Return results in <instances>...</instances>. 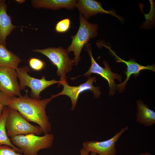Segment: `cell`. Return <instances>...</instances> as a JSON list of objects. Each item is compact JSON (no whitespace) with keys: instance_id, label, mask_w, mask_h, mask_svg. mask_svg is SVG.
Masks as SVG:
<instances>
[{"instance_id":"10","label":"cell","mask_w":155,"mask_h":155,"mask_svg":"<svg viewBox=\"0 0 155 155\" xmlns=\"http://www.w3.org/2000/svg\"><path fill=\"white\" fill-rule=\"evenodd\" d=\"M17 78L15 69L9 67H0V90L4 94L11 96H22Z\"/></svg>"},{"instance_id":"21","label":"cell","mask_w":155,"mask_h":155,"mask_svg":"<svg viewBox=\"0 0 155 155\" xmlns=\"http://www.w3.org/2000/svg\"><path fill=\"white\" fill-rule=\"evenodd\" d=\"M13 97L4 94L0 90V102L4 106H8Z\"/></svg>"},{"instance_id":"19","label":"cell","mask_w":155,"mask_h":155,"mask_svg":"<svg viewBox=\"0 0 155 155\" xmlns=\"http://www.w3.org/2000/svg\"><path fill=\"white\" fill-rule=\"evenodd\" d=\"M29 64L32 69L36 71L42 70L44 66V63L42 61L35 58H32L29 59Z\"/></svg>"},{"instance_id":"26","label":"cell","mask_w":155,"mask_h":155,"mask_svg":"<svg viewBox=\"0 0 155 155\" xmlns=\"http://www.w3.org/2000/svg\"><path fill=\"white\" fill-rule=\"evenodd\" d=\"M90 155H99L97 153L95 152H91Z\"/></svg>"},{"instance_id":"3","label":"cell","mask_w":155,"mask_h":155,"mask_svg":"<svg viewBox=\"0 0 155 155\" xmlns=\"http://www.w3.org/2000/svg\"><path fill=\"white\" fill-rule=\"evenodd\" d=\"M79 18L80 24L78 31L76 34L71 36V43L66 49L68 54L71 51L73 52V61L76 66L80 60V54L82 48L91 38L97 36L98 27L97 24L89 23L80 13Z\"/></svg>"},{"instance_id":"7","label":"cell","mask_w":155,"mask_h":155,"mask_svg":"<svg viewBox=\"0 0 155 155\" xmlns=\"http://www.w3.org/2000/svg\"><path fill=\"white\" fill-rule=\"evenodd\" d=\"M90 46L89 43L86 44V50L88 53L90 58L91 66L87 72L78 77L84 75L89 78L92 73L99 75L107 81L110 88L109 95H113L117 89L116 84L115 83L114 80L117 79L121 83L122 77L121 75L113 72L108 62L105 61H103V64L104 67L103 68L100 66L94 59Z\"/></svg>"},{"instance_id":"5","label":"cell","mask_w":155,"mask_h":155,"mask_svg":"<svg viewBox=\"0 0 155 155\" xmlns=\"http://www.w3.org/2000/svg\"><path fill=\"white\" fill-rule=\"evenodd\" d=\"M5 127L10 138L30 133L40 135L42 133L38 125L31 124L17 110L10 108L6 121Z\"/></svg>"},{"instance_id":"9","label":"cell","mask_w":155,"mask_h":155,"mask_svg":"<svg viewBox=\"0 0 155 155\" xmlns=\"http://www.w3.org/2000/svg\"><path fill=\"white\" fill-rule=\"evenodd\" d=\"M127 126L121 128L120 131L109 139L102 141H86L82 145L83 148L89 152H95L99 155H116L115 144L122 134L128 129Z\"/></svg>"},{"instance_id":"20","label":"cell","mask_w":155,"mask_h":155,"mask_svg":"<svg viewBox=\"0 0 155 155\" xmlns=\"http://www.w3.org/2000/svg\"><path fill=\"white\" fill-rule=\"evenodd\" d=\"M9 146L0 145V155H24L19 153Z\"/></svg>"},{"instance_id":"11","label":"cell","mask_w":155,"mask_h":155,"mask_svg":"<svg viewBox=\"0 0 155 155\" xmlns=\"http://www.w3.org/2000/svg\"><path fill=\"white\" fill-rule=\"evenodd\" d=\"M101 45L106 47L109 49L112 54L115 56L117 62H123L127 66L126 71H125V73L127 76L126 79L123 82L116 85L117 89L120 91H122L125 89L127 83L131 75H133L136 77L139 75L140 71L144 69H148L155 71V66L154 64L147 66H142L137 63L135 60L133 59H130L128 61H125L118 56L114 51L111 50L110 47L102 43Z\"/></svg>"},{"instance_id":"2","label":"cell","mask_w":155,"mask_h":155,"mask_svg":"<svg viewBox=\"0 0 155 155\" xmlns=\"http://www.w3.org/2000/svg\"><path fill=\"white\" fill-rule=\"evenodd\" d=\"M10 139L13 145L20 150L23 155H38L40 150L51 147L54 136L49 133L43 136L30 133L16 136Z\"/></svg>"},{"instance_id":"15","label":"cell","mask_w":155,"mask_h":155,"mask_svg":"<svg viewBox=\"0 0 155 155\" xmlns=\"http://www.w3.org/2000/svg\"><path fill=\"white\" fill-rule=\"evenodd\" d=\"M137 122L149 127L155 123V112L141 100L136 101Z\"/></svg>"},{"instance_id":"12","label":"cell","mask_w":155,"mask_h":155,"mask_svg":"<svg viewBox=\"0 0 155 155\" xmlns=\"http://www.w3.org/2000/svg\"><path fill=\"white\" fill-rule=\"evenodd\" d=\"M75 7H76L80 13L83 15L86 19H89L91 16L96 15L98 13H105L111 14L120 19L113 11H107L102 7L100 2L93 0H79L76 3Z\"/></svg>"},{"instance_id":"14","label":"cell","mask_w":155,"mask_h":155,"mask_svg":"<svg viewBox=\"0 0 155 155\" xmlns=\"http://www.w3.org/2000/svg\"><path fill=\"white\" fill-rule=\"evenodd\" d=\"M32 6L34 8H44L56 10L62 8L73 9L75 7V0H32Z\"/></svg>"},{"instance_id":"24","label":"cell","mask_w":155,"mask_h":155,"mask_svg":"<svg viewBox=\"0 0 155 155\" xmlns=\"http://www.w3.org/2000/svg\"><path fill=\"white\" fill-rule=\"evenodd\" d=\"M16 1L18 3H21L24 2L25 1V0H16Z\"/></svg>"},{"instance_id":"1","label":"cell","mask_w":155,"mask_h":155,"mask_svg":"<svg viewBox=\"0 0 155 155\" xmlns=\"http://www.w3.org/2000/svg\"><path fill=\"white\" fill-rule=\"evenodd\" d=\"M53 99L51 97L36 99L29 97L27 92L23 96L13 97L7 106L17 110L28 121L38 124L45 135L49 133L52 129L45 109L47 104Z\"/></svg>"},{"instance_id":"13","label":"cell","mask_w":155,"mask_h":155,"mask_svg":"<svg viewBox=\"0 0 155 155\" xmlns=\"http://www.w3.org/2000/svg\"><path fill=\"white\" fill-rule=\"evenodd\" d=\"M5 0H0V44L6 46L7 37L18 27L12 23L11 18L7 13Z\"/></svg>"},{"instance_id":"8","label":"cell","mask_w":155,"mask_h":155,"mask_svg":"<svg viewBox=\"0 0 155 155\" xmlns=\"http://www.w3.org/2000/svg\"><path fill=\"white\" fill-rule=\"evenodd\" d=\"M96 77L90 76L85 83L78 86H71L69 85L68 83H63L61 85L63 88L61 92L56 95H52L51 97L53 99L60 95H66L68 96L71 101V110L73 111L77 105L79 95L83 92L90 90L93 92L95 98L100 97L101 94L100 87H94L93 85V82H96Z\"/></svg>"},{"instance_id":"6","label":"cell","mask_w":155,"mask_h":155,"mask_svg":"<svg viewBox=\"0 0 155 155\" xmlns=\"http://www.w3.org/2000/svg\"><path fill=\"white\" fill-rule=\"evenodd\" d=\"M18 78L19 79L20 90L24 89L26 86L29 87L31 90V98L37 100L41 99V92L49 86L60 82V81L52 80L48 81L45 76L38 79L30 76L28 73L30 69L28 66L18 68L16 70Z\"/></svg>"},{"instance_id":"23","label":"cell","mask_w":155,"mask_h":155,"mask_svg":"<svg viewBox=\"0 0 155 155\" xmlns=\"http://www.w3.org/2000/svg\"><path fill=\"white\" fill-rule=\"evenodd\" d=\"M4 106L0 102V117L1 116L3 111Z\"/></svg>"},{"instance_id":"16","label":"cell","mask_w":155,"mask_h":155,"mask_svg":"<svg viewBox=\"0 0 155 155\" xmlns=\"http://www.w3.org/2000/svg\"><path fill=\"white\" fill-rule=\"evenodd\" d=\"M22 61L19 57L0 44V67H9L16 70Z\"/></svg>"},{"instance_id":"25","label":"cell","mask_w":155,"mask_h":155,"mask_svg":"<svg viewBox=\"0 0 155 155\" xmlns=\"http://www.w3.org/2000/svg\"><path fill=\"white\" fill-rule=\"evenodd\" d=\"M139 155H152L149 153H145L140 154Z\"/></svg>"},{"instance_id":"4","label":"cell","mask_w":155,"mask_h":155,"mask_svg":"<svg viewBox=\"0 0 155 155\" xmlns=\"http://www.w3.org/2000/svg\"><path fill=\"white\" fill-rule=\"evenodd\" d=\"M32 51L45 55L57 67V74L60 76V79L58 86H60L64 82L68 83L66 74L72 70L74 61L69 58L66 50L62 47H48L43 49H36Z\"/></svg>"},{"instance_id":"22","label":"cell","mask_w":155,"mask_h":155,"mask_svg":"<svg viewBox=\"0 0 155 155\" xmlns=\"http://www.w3.org/2000/svg\"><path fill=\"white\" fill-rule=\"evenodd\" d=\"M89 152L85 149L82 148L80 151V155H89Z\"/></svg>"},{"instance_id":"18","label":"cell","mask_w":155,"mask_h":155,"mask_svg":"<svg viewBox=\"0 0 155 155\" xmlns=\"http://www.w3.org/2000/svg\"><path fill=\"white\" fill-rule=\"evenodd\" d=\"M70 25L71 21L69 18L63 19L57 24L55 27V30L58 33L65 32L69 30Z\"/></svg>"},{"instance_id":"17","label":"cell","mask_w":155,"mask_h":155,"mask_svg":"<svg viewBox=\"0 0 155 155\" xmlns=\"http://www.w3.org/2000/svg\"><path fill=\"white\" fill-rule=\"evenodd\" d=\"M10 108L4 106L2 114L0 117V145H7L15 149L18 152L22 153L20 149L12 143L10 139L8 136L5 127V122L8 114Z\"/></svg>"}]
</instances>
